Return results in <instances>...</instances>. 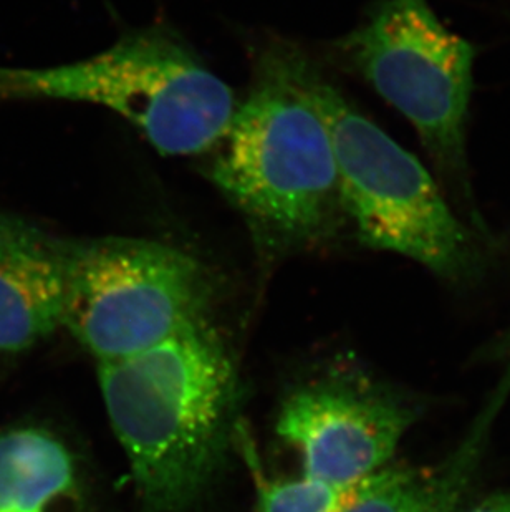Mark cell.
Here are the masks:
<instances>
[{"label": "cell", "instance_id": "1", "mask_svg": "<svg viewBox=\"0 0 510 512\" xmlns=\"http://www.w3.org/2000/svg\"><path fill=\"white\" fill-rule=\"evenodd\" d=\"M111 428L141 512H188L236 435L239 380L211 322L131 357L98 363Z\"/></svg>", "mask_w": 510, "mask_h": 512}, {"label": "cell", "instance_id": "2", "mask_svg": "<svg viewBox=\"0 0 510 512\" xmlns=\"http://www.w3.org/2000/svg\"><path fill=\"white\" fill-rule=\"evenodd\" d=\"M214 148L209 176L265 259L332 234L342 211L337 161L327 126L295 80L290 44L260 54L251 90Z\"/></svg>", "mask_w": 510, "mask_h": 512}, {"label": "cell", "instance_id": "3", "mask_svg": "<svg viewBox=\"0 0 510 512\" xmlns=\"http://www.w3.org/2000/svg\"><path fill=\"white\" fill-rule=\"evenodd\" d=\"M295 80L327 126L340 201L358 241L461 281L481 267V234L448 203L423 163L358 110L305 52L290 44Z\"/></svg>", "mask_w": 510, "mask_h": 512}, {"label": "cell", "instance_id": "4", "mask_svg": "<svg viewBox=\"0 0 510 512\" xmlns=\"http://www.w3.org/2000/svg\"><path fill=\"white\" fill-rule=\"evenodd\" d=\"M35 98L110 108L164 156L212 150L237 107L231 87L164 27L130 32L102 54L80 62L0 67V102Z\"/></svg>", "mask_w": 510, "mask_h": 512}, {"label": "cell", "instance_id": "5", "mask_svg": "<svg viewBox=\"0 0 510 512\" xmlns=\"http://www.w3.org/2000/svg\"><path fill=\"white\" fill-rule=\"evenodd\" d=\"M340 54L411 123L467 221L486 232L467 168L472 45L441 22L429 0H381L338 42Z\"/></svg>", "mask_w": 510, "mask_h": 512}, {"label": "cell", "instance_id": "6", "mask_svg": "<svg viewBox=\"0 0 510 512\" xmlns=\"http://www.w3.org/2000/svg\"><path fill=\"white\" fill-rule=\"evenodd\" d=\"M214 297L211 272L183 249L138 237L70 239L63 327L98 363L211 322Z\"/></svg>", "mask_w": 510, "mask_h": 512}, {"label": "cell", "instance_id": "7", "mask_svg": "<svg viewBox=\"0 0 510 512\" xmlns=\"http://www.w3.org/2000/svg\"><path fill=\"white\" fill-rule=\"evenodd\" d=\"M413 418L396 398L322 380L295 388L282 401L275 431L297 451L304 476L355 484L385 468Z\"/></svg>", "mask_w": 510, "mask_h": 512}, {"label": "cell", "instance_id": "8", "mask_svg": "<svg viewBox=\"0 0 510 512\" xmlns=\"http://www.w3.org/2000/svg\"><path fill=\"white\" fill-rule=\"evenodd\" d=\"M70 239L0 211V355L34 347L63 327Z\"/></svg>", "mask_w": 510, "mask_h": 512}, {"label": "cell", "instance_id": "9", "mask_svg": "<svg viewBox=\"0 0 510 512\" xmlns=\"http://www.w3.org/2000/svg\"><path fill=\"white\" fill-rule=\"evenodd\" d=\"M0 512H88L72 451L39 426L0 431Z\"/></svg>", "mask_w": 510, "mask_h": 512}, {"label": "cell", "instance_id": "10", "mask_svg": "<svg viewBox=\"0 0 510 512\" xmlns=\"http://www.w3.org/2000/svg\"><path fill=\"white\" fill-rule=\"evenodd\" d=\"M484 425L438 471L385 466L345 512H454L476 468Z\"/></svg>", "mask_w": 510, "mask_h": 512}, {"label": "cell", "instance_id": "11", "mask_svg": "<svg viewBox=\"0 0 510 512\" xmlns=\"http://www.w3.org/2000/svg\"><path fill=\"white\" fill-rule=\"evenodd\" d=\"M236 436L242 440L239 446L254 479L255 512H345L360 498L373 476L355 484L327 483L304 474L299 478H269L260 466L249 435L241 433V425H237Z\"/></svg>", "mask_w": 510, "mask_h": 512}, {"label": "cell", "instance_id": "12", "mask_svg": "<svg viewBox=\"0 0 510 512\" xmlns=\"http://www.w3.org/2000/svg\"><path fill=\"white\" fill-rule=\"evenodd\" d=\"M466 512H510V491L492 494Z\"/></svg>", "mask_w": 510, "mask_h": 512}, {"label": "cell", "instance_id": "13", "mask_svg": "<svg viewBox=\"0 0 510 512\" xmlns=\"http://www.w3.org/2000/svg\"><path fill=\"white\" fill-rule=\"evenodd\" d=\"M504 347H506L507 357H509V360H510V332H509V335H507V337H506V342H504Z\"/></svg>", "mask_w": 510, "mask_h": 512}]
</instances>
